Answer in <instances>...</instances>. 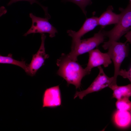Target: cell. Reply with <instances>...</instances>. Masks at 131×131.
Wrapping results in <instances>:
<instances>
[{
    "label": "cell",
    "instance_id": "obj_15",
    "mask_svg": "<svg viewBox=\"0 0 131 131\" xmlns=\"http://www.w3.org/2000/svg\"><path fill=\"white\" fill-rule=\"evenodd\" d=\"M115 106L118 110L128 111L131 113V102L129 97H124L117 100Z\"/></svg>",
    "mask_w": 131,
    "mask_h": 131
},
{
    "label": "cell",
    "instance_id": "obj_7",
    "mask_svg": "<svg viewBox=\"0 0 131 131\" xmlns=\"http://www.w3.org/2000/svg\"><path fill=\"white\" fill-rule=\"evenodd\" d=\"M46 36L44 33L41 34V43L38 51L33 56L31 63L27 65L26 73L32 76L34 75L38 70L44 65L45 59L49 55L45 53V41Z\"/></svg>",
    "mask_w": 131,
    "mask_h": 131
},
{
    "label": "cell",
    "instance_id": "obj_13",
    "mask_svg": "<svg viewBox=\"0 0 131 131\" xmlns=\"http://www.w3.org/2000/svg\"><path fill=\"white\" fill-rule=\"evenodd\" d=\"M113 91L112 98L117 100L123 98L131 96V84L124 86L112 84L109 87Z\"/></svg>",
    "mask_w": 131,
    "mask_h": 131
},
{
    "label": "cell",
    "instance_id": "obj_1",
    "mask_svg": "<svg viewBox=\"0 0 131 131\" xmlns=\"http://www.w3.org/2000/svg\"><path fill=\"white\" fill-rule=\"evenodd\" d=\"M77 61L71 59L67 54L62 53L57 62L59 67L57 74L66 81L67 85L73 84L76 89H80L82 79L89 74Z\"/></svg>",
    "mask_w": 131,
    "mask_h": 131
},
{
    "label": "cell",
    "instance_id": "obj_3",
    "mask_svg": "<svg viewBox=\"0 0 131 131\" xmlns=\"http://www.w3.org/2000/svg\"><path fill=\"white\" fill-rule=\"evenodd\" d=\"M105 36L104 30H101L91 37L72 43L71 51L67 54L68 57L77 61L78 56L94 49L104 42Z\"/></svg>",
    "mask_w": 131,
    "mask_h": 131
},
{
    "label": "cell",
    "instance_id": "obj_20",
    "mask_svg": "<svg viewBox=\"0 0 131 131\" xmlns=\"http://www.w3.org/2000/svg\"><path fill=\"white\" fill-rule=\"evenodd\" d=\"M129 3L131 4V0H129Z\"/></svg>",
    "mask_w": 131,
    "mask_h": 131
},
{
    "label": "cell",
    "instance_id": "obj_2",
    "mask_svg": "<svg viewBox=\"0 0 131 131\" xmlns=\"http://www.w3.org/2000/svg\"><path fill=\"white\" fill-rule=\"evenodd\" d=\"M121 17L118 22L115 26L109 31L104 30L106 36L108 40L104 42L102 47L104 49H107L113 42L117 41L123 35L131 29V4L129 3L124 9L120 8Z\"/></svg>",
    "mask_w": 131,
    "mask_h": 131
},
{
    "label": "cell",
    "instance_id": "obj_14",
    "mask_svg": "<svg viewBox=\"0 0 131 131\" xmlns=\"http://www.w3.org/2000/svg\"><path fill=\"white\" fill-rule=\"evenodd\" d=\"M12 54H9L6 56L0 55V63L3 64H9L15 65L19 66L23 69L26 72L27 69V65L25 61L22 60L19 61L13 59Z\"/></svg>",
    "mask_w": 131,
    "mask_h": 131
},
{
    "label": "cell",
    "instance_id": "obj_5",
    "mask_svg": "<svg viewBox=\"0 0 131 131\" xmlns=\"http://www.w3.org/2000/svg\"><path fill=\"white\" fill-rule=\"evenodd\" d=\"M99 73L91 85L85 90L80 91H76L74 96V99L78 97L82 99L88 94L99 91L103 89L109 87L112 84H116L114 76L108 77L105 73L101 66L98 67Z\"/></svg>",
    "mask_w": 131,
    "mask_h": 131
},
{
    "label": "cell",
    "instance_id": "obj_4",
    "mask_svg": "<svg viewBox=\"0 0 131 131\" xmlns=\"http://www.w3.org/2000/svg\"><path fill=\"white\" fill-rule=\"evenodd\" d=\"M127 42H114L107 49V53L114 63V72L113 76L116 82L121 65L125 58L128 56L129 45Z\"/></svg>",
    "mask_w": 131,
    "mask_h": 131
},
{
    "label": "cell",
    "instance_id": "obj_17",
    "mask_svg": "<svg viewBox=\"0 0 131 131\" xmlns=\"http://www.w3.org/2000/svg\"><path fill=\"white\" fill-rule=\"evenodd\" d=\"M25 1L29 2L32 5L34 3H36L39 5L43 9L45 13H46L48 12V8L42 5L37 0H10L9 2L8 3L7 5L9 6L14 3H15L17 1Z\"/></svg>",
    "mask_w": 131,
    "mask_h": 131
},
{
    "label": "cell",
    "instance_id": "obj_12",
    "mask_svg": "<svg viewBox=\"0 0 131 131\" xmlns=\"http://www.w3.org/2000/svg\"><path fill=\"white\" fill-rule=\"evenodd\" d=\"M113 119L115 125L120 128H124L131 123V114L127 111L117 110L113 115Z\"/></svg>",
    "mask_w": 131,
    "mask_h": 131
},
{
    "label": "cell",
    "instance_id": "obj_18",
    "mask_svg": "<svg viewBox=\"0 0 131 131\" xmlns=\"http://www.w3.org/2000/svg\"><path fill=\"white\" fill-rule=\"evenodd\" d=\"M118 75L122 76L124 78L128 79L131 83V67L128 71L125 69L120 70Z\"/></svg>",
    "mask_w": 131,
    "mask_h": 131
},
{
    "label": "cell",
    "instance_id": "obj_19",
    "mask_svg": "<svg viewBox=\"0 0 131 131\" xmlns=\"http://www.w3.org/2000/svg\"><path fill=\"white\" fill-rule=\"evenodd\" d=\"M124 36L126 39V41L131 43V29Z\"/></svg>",
    "mask_w": 131,
    "mask_h": 131
},
{
    "label": "cell",
    "instance_id": "obj_8",
    "mask_svg": "<svg viewBox=\"0 0 131 131\" xmlns=\"http://www.w3.org/2000/svg\"><path fill=\"white\" fill-rule=\"evenodd\" d=\"M89 58L87 66L85 68L89 74L92 69L103 65L105 67L111 64L112 61L107 53H103L96 49L88 52Z\"/></svg>",
    "mask_w": 131,
    "mask_h": 131
},
{
    "label": "cell",
    "instance_id": "obj_11",
    "mask_svg": "<svg viewBox=\"0 0 131 131\" xmlns=\"http://www.w3.org/2000/svg\"><path fill=\"white\" fill-rule=\"evenodd\" d=\"M112 6H109L106 10L98 18V25L101 28H104L107 25L117 24L121 17V14H116L113 12Z\"/></svg>",
    "mask_w": 131,
    "mask_h": 131
},
{
    "label": "cell",
    "instance_id": "obj_16",
    "mask_svg": "<svg viewBox=\"0 0 131 131\" xmlns=\"http://www.w3.org/2000/svg\"><path fill=\"white\" fill-rule=\"evenodd\" d=\"M62 1L65 2H70L75 4L80 7L85 16L87 13L86 7L92 3L91 0H62Z\"/></svg>",
    "mask_w": 131,
    "mask_h": 131
},
{
    "label": "cell",
    "instance_id": "obj_10",
    "mask_svg": "<svg viewBox=\"0 0 131 131\" xmlns=\"http://www.w3.org/2000/svg\"><path fill=\"white\" fill-rule=\"evenodd\" d=\"M98 18L97 16H93L87 18L81 28L77 32L72 30H68L67 33L68 35L72 38V43L80 40L84 34L93 30L98 25Z\"/></svg>",
    "mask_w": 131,
    "mask_h": 131
},
{
    "label": "cell",
    "instance_id": "obj_9",
    "mask_svg": "<svg viewBox=\"0 0 131 131\" xmlns=\"http://www.w3.org/2000/svg\"><path fill=\"white\" fill-rule=\"evenodd\" d=\"M42 107L55 108L62 105V97L59 85L46 89L42 97Z\"/></svg>",
    "mask_w": 131,
    "mask_h": 131
},
{
    "label": "cell",
    "instance_id": "obj_6",
    "mask_svg": "<svg viewBox=\"0 0 131 131\" xmlns=\"http://www.w3.org/2000/svg\"><path fill=\"white\" fill-rule=\"evenodd\" d=\"M29 16L32 19V25L24 35V36H26L32 33H47L49 34V36L51 38L55 36V34L57 33V31L56 28L49 22V18L46 17L45 18L37 17L32 13H30Z\"/></svg>",
    "mask_w": 131,
    "mask_h": 131
}]
</instances>
